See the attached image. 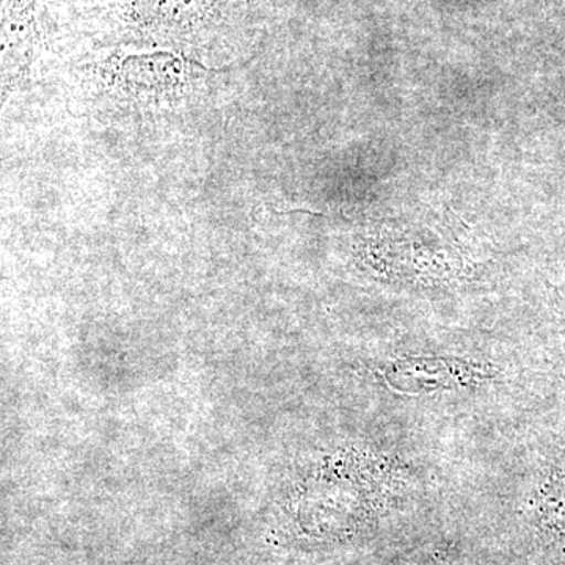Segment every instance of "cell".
I'll use <instances>...</instances> for the list:
<instances>
[{
  "label": "cell",
  "instance_id": "6da1fadb",
  "mask_svg": "<svg viewBox=\"0 0 565 565\" xmlns=\"http://www.w3.org/2000/svg\"><path fill=\"white\" fill-rule=\"evenodd\" d=\"M490 364L456 356H405L384 366V381L399 394L459 392L489 384L497 379Z\"/></svg>",
  "mask_w": 565,
  "mask_h": 565
},
{
  "label": "cell",
  "instance_id": "7a4b0ae2",
  "mask_svg": "<svg viewBox=\"0 0 565 565\" xmlns=\"http://www.w3.org/2000/svg\"><path fill=\"white\" fill-rule=\"evenodd\" d=\"M537 525L565 537V448H553L533 500Z\"/></svg>",
  "mask_w": 565,
  "mask_h": 565
}]
</instances>
